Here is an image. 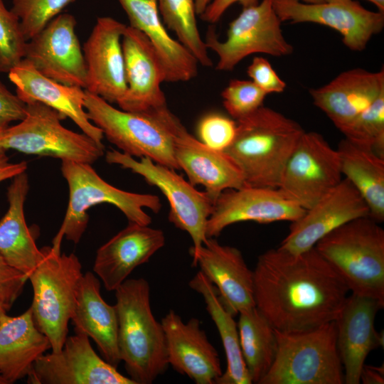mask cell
<instances>
[{"instance_id":"cell-1","label":"cell","mask_w":384,"mask_h":384,"mask_svg":"<svg viewBox=\"0 0 384 384\" xmlns=\"http://www.w3.org/2000/svg\"><path fill=\"white\" fill-rule=\"evenodd\" d=\"M255 307L277 330L312 329L335 321L349 290L315 247L260 255L253 270Z\"/></svg>"},{"instance_id":"cell-2","label":"cell","mask_w":384,"mask_h":384,"mask_svg":"<svg viewBox=\"0 0 384 384\" xmlns=\"http://www.w3.org/2000/svg\"><path fill=\"white\" fill-rule=\"evenodd\" d=\"M236 122L235 138L224 152L240 170L246 186L278 188L304 130L294 120L263 105Z\"/></svg>"},{"instance_id":"cell-3","label":"cell","mask_w":384,"mask_h":384,"mask_svg":"<svg viewBox=\"0 0 384 384\" xmlns=\"http://www.w3.org/2000/svg\"><path fill=\"white\" fill-rule=\"evenodd\" d=\"M121 361L136 384H151L169 366L164 331L150 304L145 279H127L115 290Z\"/></svg>"},{"instance_id":"cell-4","label":"cell","mask_w":384,"mask_h":384,"mask_svg":"<svg viewBox=\"0 0 384 384\" xmlns=\"http://www.w3.org/2000/svg\"><path fill=\"white\" fill-rule=\"evenodd\" d=\"M349 292L384 304V230L369 216L334 229L314 246Z\"/></svg>"},{"instance_id":"cell-5","label":"cell","mask_w":384,"mask_h":384,"mask_svg":"<svg viewBox=\"0 0 384 384\" xmlns=\"http://www.w3.org/2000/svg\"><path fill=\"white\" fill-rule=\"evenodd\" d=\"M61 172L68 184L69 201L63 221L53 240L52 248L56 252H60L63 237L75 244L79 242L89 222L87 210L93 206L112 204L129 222L144 225L151 223L144 208L155 213L161 208L157 196L117 188L102 179L90 164L62 161Z\"/></svg>"},{"instance_id":"cell-6","label":"cell","mask_w":384,"mask_h":384,"mask_svg":"<svg viewBox=\"0 0 384 384\" xmlns=\"http://www.w3.org/2000/svg\"><path fill=\"white\" fill-rule=\"evenodd\" d=\"M274 331V360L259 384L344 383L335 321L302 331Z\"/></svg>"},{"instance_id":"cell-7","label":"cell","mask_w":384,"mask_h":384,"mask_svg":"<svg viewBox=\"0 0 384 384\" xmlns=\"http://www.w3.org/2000/svg\"><path fill=\"white\" fill-rule=\"evenodd\" d=\"M41 250L43 257L28 276L33 290L30 308L36 326L50 340L52 352L57 353L68 337L83 273L75 254H61L48 246Z\"/></svg>"},{"instance_id":"cell-8","label":"cell","mask_w":384,"mask_h":384,"mask_svg":"<svg viewBox=\"0 0 384 384\" xmlns=\"http://www.w3.org/2000/svg\"><path fill=\"white\" fill-rule=\"evenodd\" d=\"M64 117L40 102L26 103V114L19 123L0 132V151L14 149L26 154L51 156L62 161L92 164L104 154V145L61 124Z\"/></svg>"},{"instance_id":"cell-9","label":"cell","mask_w":384,"mask_h":384,"mask_svg":"<svg viewBox=\"0 0 384 384\" xmlns=\"http://www.w3.org/2000/svg\"><path fill=\"white\" fill-rule=\"evenodd\" d=\"M84 107L89 119L107 140L132 157L179 170L174 154L173 137L158 110L137 113L118 110L85 90Z\"/></svg>"},{"instance_id":"cell-10","label":"cell","mask_w":384,"mask_h":384,"mask_svg":"<svg viewBox=\"0 0 384 384\" xmlns=\"http://www.w3.org/2000/svg\"><path fill=\"white\" fill-rule=\"evenodd\" d=\"M108 164H117L142 176L149 185L157 187L169 203V220L177 228L188 233L193 242L190 253L193 259L207 239L206 225L213 203L206 193L196 189L175 170L154 162L147 157L138 161L112 149L105 154Z\"/></svg>"},{"instance_id":"cell-11","label":"cell","mask_w":384,"mask_h":384,"mask_svg":"<svg viewBox=\"0 0 384 384\" xmlns=\"http://www.w3.org/2000/svg\"><path fill=\"white\" fill-rule=\"evenodd\" d=\"M281 22L272 0H262L257 5L243 8L229 24L225 41H220L214 29L210 28L205 43L208 49L218 56L216 69L230 71L243 58L254 53L277 57L292 54L293 46L284 38Z\"/></svg>"},{"instance_id":"cell-12","label":"cell","mask_w":384,"mask_h":384,"mask_svg":"<svg viewBox=\"0 0 384 384\" xmlns=\"http://www.w3.org/2000/svg\"><path fill=\"white\" fill-rule=\"evenodd\" d=\"M338 151L324 137L304 132L284 167L278 188L305 210L342 180Z\"/></svg>"},{"instance_id":"cell-13","label":"cell","mask_w":384,"mask_h":384,"mask_svg":"<svg viewBox=\"0 0 384 384\" xmlns=\"http://www.w3.org/2000/svg\"><path fill=\"white\" fill-rule=\"evenodd\" d=\"M272 5L281 21L310 22L330 27L354 51L364 50L371 37L384 27V13L369 11L354 0H327L319 4L272 0Z\"/></svg>"},{"instance_id":"cell-14","label":"cell","mask_w":384,"mask_h":384,"mask_svg":"<svg viewBox=\"0 0 384 384\" xmlns=\"http://www.w3.org/2000/svg\"><path fill=\"white\" fill-rule=\"evenodd\" d=\"M27 377L30 384H136L100 357L81 332L68 336L59 352L42 355Z\"/></svg>"},{"instance_id":"cell-15","label":"cell","mask_w":384,"mask_h":384,"mask_svg":"<svg viewBox=\"0 0 384 384\" xmlns=\"http://www.w3.org/2000/svg\"><path fill=\"white\" fill-rule=\"evenodd\" d=\"M75 26L74 16L60 14L26 42L23 59L47 78L85 89L86 66Z\"/></svg>"},{"instance_id":"cell-16","label":"cell","mask_w":384,"mask_h":384,"mask_svg":"<svg viewBox=\"0 0 384 384\" xmlns=\"http://www.w3.org/2000/svg\"><path fill=\"white\" fill-rule=\"evenodd\" d=\"M169 111L163 119L173 137L174 157L193 186H203L213 204L223 191L246 186L240 170L224 151L196 139Z\"/></svg>"},{"instance_id":"cell-17","label":"cell","mask_w":384,"mask_h":384,"mask_svg":"<svg viewBox=\"0 0 384 384\" xmlns=\"http://www.w3.org/2000/svg\"><path fill=\"white\" fill-rule=\"evenodd\" d=\"M306 210L279 188L245 186L223 191L206 225L207 238H215L228 226L240 222H294Z\"/></svg>"},{"instance_id":"cell-18","label":"cell","mask_w":384,"mask_h":384,"mask_svg":"<svg viewBox=\"0 0 384 384\" xmlns=\"http://www.w3.org/2000/svg\"><path fill=\"white\" fill-rule=\"evenodd\" d=\"M368 208L351 183L341 182L297 220L278 248L299 254L314 247L330 232L355 218L368 216Z\"/></svg>"},{"instance_id":"cell-19","label":"cell","mask_w":384,"mask_h":384,"mask_svg":"<svg viewBox=\"0 0 384 384\" xmlns=\"http://www.w3.org/2000/svg\"><path fill=\"white\" fill-rule=\"evenodd\" d=\"M127 25L109 16L97 18L82 48L87 72L85 90L110 103H118L127 84L122 48Z\"/></svg>"},{"instance_id":"cell-20","label":"cell","mask_w":384,"mask_h":384,"mask_svg":"<svg viewBox=\"0 0 384 384\" xmlns=\"http://www.w3.org/2000/svg\"><path fill=\"white\" fill-rule=\"evenodd\" d=\"M127 92L117 103L121 110L144 113L166 106L161 84L165 73L159 58L146 36L127 26L122 37Z\"/></svg>"},{"instance_id":"cell-21","label":"cell","mask_w":384,"mask_h":384,"mask_svg":"<svg viewBox=\"0 0 384 384\" xmlns=\"http://www.w3.org/2000/svg\"><path fill=\"white\" fill-rule=\"evenodd\" d=\"M383 307L377 299L351 294L335 320L344 383L359 384L368 353L383 346V331L377 332L374 326L376 314Z\"/></svg>"},{"instance_id":"cell-22","label":"cell","mask_w":384,"mask_h":384,"mask_svg":"<svg viewBox=\"0 0 384 384\" xmlns=\"http://www.w3.org/2000/svg\"><path fill=\"white\" fill-rule=\"evenodd\" d=\"M169 365L196 384H213L222 375L219 356L201 327L198 319L184 322L170 310L161 320Z\"/></svg>"},{"instance_id":"cell-23","label":"cell","mask_w":384,"mask_h":384,"mask_svg":"<svg viewBox=\"0 0 384 384\" xmlns=\"http://www.w3.org/2000/svg\"><path fill=\"white\" fill-rule=\"evenodd\" d=\"M192 263L215 286L221 302L233 315L255 306L253 271L238 249L207 238Z\"/></svg>"},{"instance_id":"cell-24","label":"cell","mask_w":384,"mask_h":384,"mask_svg":"<svg viewBox=\"0 0 384 384\" xmlns=\"http://www.w3.org/2000/svg\"><path fill=\"white\" fill-rule=\"evenodd\" d=\"M164 233L149 225L129 222L97 251L93 272L107 291H114L138 266L165 245Z\"/></svg>"},{"instance_id":"cell-25","label":"cell","mask_w":384,"mask_h":384,"mask_svg":"<svg viewBox=\"0 0 384 384\" xmlns=\"http://www.w3.org/2000/svg\"><path fill=\"white\" fill-rule=\"evenodd\" d=\"M16 95L26 104L40 102L72 119L84 134L102 143L103 133L88 118L84 107L85 89L55 81L40 73L26 59L9 73Z\"/></svg>"},{"instance_id":"cell-26","label":"cell","mask_w":384,"mask_h":384,"mask_svg":"<svg viewBox=\"0 0 384 384\" xmlns=\"http://www.w3.org/2000/svg\"><path fill=\"white\" fill-rule=\"evenodd\" d=\"M309 93L314 105L341 130L384 93V70H346Z\"/></svg>"},{"instance_id":"cell-27","label":"cell","mask_w":384,"mask_h":384,"mask_svg":"<svg viewBox=\"0 0 384 384\" xmlns=\"http://www.w3.org/2000/svg\"><path fill=\"white\" fill-rule=\"evenodd\" d=\"M131 26L149 39L159 58L165 82H186L196 78L198 62L179 41L172 38L162 23L156 0H118Z\"/></svg>"},{"instance_id":"cell-28","label":"cell","mask_w":384,"mask_h":384,"mask_svg":"<svg viewBox=\"0 0 384 384\" xmlns=\"http://www.w3.org/2000/svg\"><path fill=\"white\" fill-rule=\"evenodd\" d=\"M70 320L75 332H81L96 343L102 358L117 367L121 362L117 344V316L114 306L100 294V282L91 272L83 274Z\"/></svg>"},{"instance_id":"cell-29","label":"cell","mask_w":384,"mask_h":384,"mask_svg":"<svg viewBox=\"0 0 384 384\" xmlns=\"http://www.w3.org/2000/svg\"><path fill=\"white\" fill-rule=\"evenodd\" d=\"M28 189L26 171L12 178L7 188L8 210L0 220V254L28 279L43 257L36 242V233L27 225L24 215Z\"/></svg>"},{"instance_id":"cell-30","label":"cell","mask_w":384,"mask_h":384,"mask_svg":"<svg viewBox=\"0 0 384 384\" xmlns=\"http://www.w3.org/2000/svg\"><path fill=\"white\" fill-rule=\"evenodd\" d=\"M51 348L48 338L36 326L29 307L22 314L0 318V375L8 384L30 373L35 362Z\"/></svg>"},{"instance_id":"cell-31","label":"cell","mask_w":384,"mask_h":384,"mask_svg":"<svg viewBox=\"0 0 384 384\" xmlns=\"http://www.w3.org/2000/svg\"><path fill=\"white\" fill-rule=\"evenodd\" d=\"M336 150L342 175L365 201L368 216L381 223L384 220V158L346 138L341 140Z\"/></svg>"},{"instance_id":"cell-32","label":"cell","mask_w":384,"mask_h":384,"mask_svg":"<svg viewBox=\"0 0 384 384\" xmlns=\"http://www.w3.org/2000/svg\"><path fill=\"white\" fill-rule=\"evenodd\" d=\"M188 285L203 298L224 348L227 368L215 384H251L240 348L238 324L233 319V314L221 302L215 286L201 271L190 280Z\"/></svg>"},{"instance_id":"cell-33","label":"cell","mask_w":384,"mask_h":384,"mask_svg":"<svg viewBox=\"0 0 384 384\" xmlns=\"http://www.w3.org/2000/svg\"><path fill=\"white\" fill-rule=\"evenodd\" d=\"M240 345L252 383L259 384L275 357L274 328L255 306L239 314Z\"/></svg>"},{"instance_id":"cell-34","label":"cell","mask_w":384,"mask_h":384,"mask_svg":"<svg viewBox=\"0 0 384 384\" xmlns=\"http://www.w3.org/2000/svg\"><path fill=\"white\" fill-rule=\"evenodd\" d=\"M158 9L168 27L176 34L179 42L196 58L198 63L211 67L208 48L200 35L194 0H156Z\"/></svg>"},{"instance_id":"cell-35","label":"cell","mask_w":384,"mask_h":384,"mask_svg":"<svg viewBox=\"0 0 384 384\" xmlns=\"http://www.w3.org/2000/svg\"><path fill=\"white\" fill-rule=\"evenodd\" d=\"M340 131L350 142L384 158V93Z\"/></svg>"},{"instance_id":"cell-36","label":"cell","mask_w":384,"mask_h":384,"mask_svg":"<svg viewBox=\"0 0 384 384\" xmlns=\"http://www.w3.org/2000/svg\"><path fill=\"white\" fill-rule=\"evenodd\" d=\"M75 0H12L11 10L18 16L26 40L40 32Z\"/></svg>"},{"instance_id":"cell-37","label":"cell","mask_w":384,"mask_h":384,"mask_svg":"<svg viewBox=\"0 0 384 384\" xmlns=\"http://www.w3.org/2000/svg\"><path fill=\"white\" fill-rule=\"evenodd\" d=\"M26 42L19 18L0 0V73H8L23 59Z\"/></svg>"},{"instance_id":"cell-38","label":"cell","mask_w":384,"mask_h":384,"mask_svg":"<svg viewBox=\"0 0 384 384\" xmlns=\"http://www.w3.org/2000/svg\"><path fill=\"white\" fill-rule=\"evenodd\" d=\"M267 94L252 80L234 79L221 92L223 104L228 113L236 121L241 119L263 105Z\"/></svg>"},{"instance_id":"cell-39","label":"cell","mask_w":384,"mask_h":384,"mask_svg":"<svg viewBox=\"0 0 384 384\" xmlns=\"http://www.w3.org/2000/svg\"><path fill=\"white\" fill-rule=\"evenodd\" d=\"M237 129V122L219 113L203 117L197 127L199 140L208 147L224 151L233 142Z\"/></svg>"},{"instance_id":"cell-40","label":"cell","mask_w":384,"mask_h":384,"mask_svg":"<svg viewBox=\"0 0 384 384\" xmlns=\"http://www.w3.org/2000/svg\"><path fill=\"white\" fill-rule=\"evenodd\" d=\"M28 277L11 266L0 254V304L8 311L21 295Z\"/></svg>"},{"instance_id":"cell-41","label":"cell","mask_w":384,"mask_h":384,"mask_svg":"<svg viewBox=\"0 0 384 384\" xmlns=\"http://www.w3.org/2000/svg\"><path fill=\"white\" fill-rule=\"evenodd\" d=\"M247 73L252 81L267 95L282 92L286 88L285 82L263 57H255L247 68Z\"/></svg>"},{"instance_id":"cell-42","label":"cell","mask_w":384,"mask_h":384,"mask_svg":"<svg viewBox=\"0 0 384 384\" xmlns=\"http://www.w3.org/2000/svg\"><path fill=\"white\" fill-rule=\"evenodd\" d=\"M26 114V104L13 94L0 81V126L22 120Z\"/></svg>"},{"instance_id":"cell-43","label":"cell","mask_w":384,"mask_h":384,"mask_svg":"<svg viewBox=\"0 0 384 384\" xmlns=\"http://www.w3.org/2000/svg\"><path fill=\"white\" fill-rule=\"evenodd\" d=\"M235 3L240 4L242 8H247L257 5L259 2L258 0H213L208 5L201 18L206 22L215 23L225 11Z\"/></svg>"},{"instance_id":"cell-44","label":"cell","mask_w":384,"mask_h":384,"mask_svg":"<svg viewBox=\"0 0 384 384\" xmlns=\"http://www.w3.org/2000/svg\"><path fill=\"white\" fill-rule=\"evenodd\" d=\"M27 162L22 161L17 163L10 161L6 152L0 154V183L25 172Z\"/></svg>"},{"instance_id":"cell-45","label":"cell","mask_w":384,"mask_h":384,"mask_svg":"<svg viewBox=\"0 0 384 384\" xmlns=\"http://www.w3.org/2000/svg\"><path fill=\"white\" fill-rule=\"evenodd\" d=\"M360 383L363 384H383L384 368L364 365L360 375Z\"/></svg>"},{"instance_id":"cell-46","label":"cell","mask_w":384,"mask_h":384,"mask_svg":"<svg viewBox=\"0 0 384 384\" xmlns=\"http://www.w3.org/2000/svg\"><path fill=\"white\" fill-rule=\"evenodd\" d=\"M196 14L201 15L211 0H194Z\"/></svg>"},{"instance_id":"cell-47","label":"cell","mask_w":384,"mask_h":384,"mask_svg":"<svg viewBox=\"0 0 384 384\" xmlns=\"http://www.w3.org/2000/svg\"><path fill=\"white\" fill-rule=\"evenodd\" d=\"M377 6L379 11L384 13V0H367Z\"/></svg>"},{"instance_id":"cell-48","label":"cell","mask_w":384,"mask_h":384,"mask_svg":"<svg viewBox=\"0 0 384 384\" xmlns=\"http://www.w3.org/2000/svg\"><path fill=\"white\" fill-rule=\"evenodd\" d=\"M296 1H302L304 3L306 4H319V3H323L326 1L327 0H296Z\"/></svg>"},{"instance_id":"cell-49","label":"cell","mask_w":384,"mask_h":384,"mask_svg":"<svg viewBox=\"0 0 384 384\" xmlns=\"http://www.w3.org/2000/svg\"><path fill=\"white\" fill-rule=\"evenodd\" d=\"M6 311L4 309V307L0 304V318H1V315L3 314L6 313Z\"/></svg>"},{"instance_id":"cell-50","label":"cell","mask_w":384,"mask_h":384,"mask_svg":"<svg viewBox=\"0 0 384 384\" xmlns=\"http://www.w3.org/2000/svg\"><path fill=\"white\" fill-rule=\"evenodd\" d=\"M0 384H8L6 381L0 375Z\"/></svg>"},{"instance_id":"cell-51","label":"cell","mask_w":384,"mask_h":384,"mask_svg":"<svg viewBox=\"0 0 384 384\" xmlns=\"http://www.w3.org/2000/svg\"><path fill=\"white\" fill-rule=\"evenodd\" d=\"M5 127H7V126H0V132ZM1 153H3V152L0 151V154Z\"/></svg>"}]
</instances>
